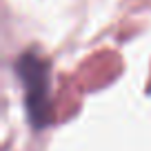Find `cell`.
I'll list each match as a JSON object with an SVG mask.
<instances>
[{
  "label": "cell",
  "mask_w": 151,
  "mask_h": 151,
  "mask_svg": "<svg viewBox=\"0 0 151 151\" xmlns=\"http://www.w3.org/2000/svg\"><path fill=\"white\" fill-rule=\"evenodd\" d=\"M16 73L24 87V107L29 122L42 129L51 120L49 100V65L33 51H27L16 60Z\"/></svg>",
  "instance_id": "6da1fadb"
}]
</instances>
